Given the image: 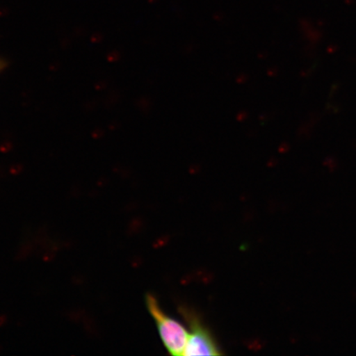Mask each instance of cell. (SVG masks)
<instances>
[{
	"label": "cell",
	"instance_id": "6da1fadb",
	"mask_svg": "<svg viewBox=\"0 0 356 356\" xmlns=\"http://www.w3.org/2000/svg\"><path fill=\"white\" fill-rule=\"evenodd\" d=\"M146 305L150 314L153 316L160 337L169 354L184 355L189 332L180 323L164 314L153 295L148 293L146 296Z\"/></svg>",
	"mask_w": 356,
	"mask_h": 356
},
{
	"label": "cell",
	"instance_id": "7a4b0ae2",
	"mask_svg": "<svg viewBox=\"0 0 356 356\" xmlns=\"http://www.w3.org/2000/svg\"><path fill=\"white\" fill-rule=\"evenodd\" d=\"M179 311L191 330L184 355H221L211 332L204 327L197 314L185 307L181 308Z\"/></svg>",
	"mask_w": 356,
	"mask_h": 356
},
{
	"label": "cell",
	"instance_id": "3957f363",
	"mask_svg": "<svg viewBox=\"0 0 356 356\" xmlns=\"http://www.w3.org/2000/svg\"><path fill=\"white\" fill-rule=\"evenodd\" d=\"M2 67V64H1V62H0V68H1Z\"/></svg>",
	"mask_w": 356,
	"mask_h": 356
}]
</instances>
